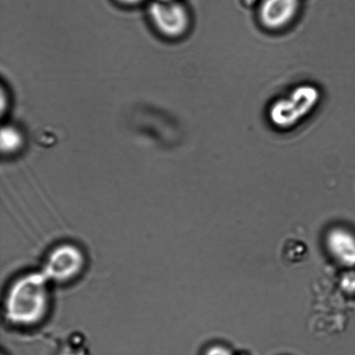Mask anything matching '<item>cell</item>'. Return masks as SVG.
Masks as SVG:
<instances>
[{
	"mask_svg": "<svg viewBox=\"0 0 355 355\" xmlns=\"http://www.w3.org/2000/svg\"><path fill=\"white\" fill-rule=\"evenodd\" d=\"M51 284L42 270L22 275L14 281L6 298L8 322L17 327L40 324L50 308Z\"/></svg>",
	"mask_w": 355,
	"mask_h": 355,
	"instance_id": "obj_1",
	"label": "cell"
},
{
	"mask_svg": "<svg viewBox=\"0 0 355 355\" xmlns=\"http://www.w3.org/2000/svg\"><path fill=\"white\" fill-rule=\"evenodd\" d=\"M321 93L318 87L301 85L287 96L275 101L270 107V123L279 130H290L308 117L318 107Z\"/></svg>",
	"mask_w": 355,
	"mask_h": 355,
	"instance_id": "obj_2",
	"label": "cell"
},
{
	"mask_svg": "<svg viewBox=\"0 0 355 355\" xmlns=\"http://www.w3.org/2000/svg\"><path fill=\"white\" fill-rule=\"evenodd\" d=\"M148 17L156 33L166 40H180L191 29L189 10L178 0H154L149 6Z\"/></svg>",
	"mask_w": 355,
	"mask_h": 355,
	"instance_id": "obj_3",
	"label": "cell"
},
{
	"mask_svg": "<svg viewBox=\"0 0 355 355\" xmlns=\"http://www.w3.org/2000/svg\"><path fill=\"white\" fill-rule=\"evenodd\" d=\"M85 253L73 243H62L49 253L42 270L52 284H64L80 276L85 269Z\"/></svg>",
	"mask_w": 355,
	"mask_h": 355,
	"instance_id": "obj_4",
	"label": "cell"
},
{
	"mask_svg": "<svg viewBox=\"0 0 355 355\" xmlns=\"http://www.w3.org/2000/svg\"><path fill=\"white\" fill-rule=\"evenodd\" d=\"M300 8L301 0H261L257 17L264 29L277 33L295 22Z\"/></svg>",
	"mask_w": 355,
	"mask_h": 355,
	"instance_id": "obj_5",
	"label": "cell"
},
{
	"mask_svg": "<svg viewBox=\"0 0 355 355\" xmlns=\"http://www.w3.org/2000/svg\"><path fill=\"white\" fill-rule=\"evenodd\" d=\"M327 246L340 263L355 266V236L343 228H335L327 236Z\"/></svg>",
	"mask_w": 355,
	"mask_h": 355,
	"instance_id": "obj_6",
	"label": "cell"
},
{
	"mask_svg": "<svg viewBox=\"0 0 355 355\" xmlns=\"http://www.w3.org/2000/svg\"><path fill=\"white\" fill-rule=\"evenodd\" d=\"M24 135L19 128L10 124L2 127L0 146L3 155L12 156L19 154L24 148Z\"/></svg>",
	"mask_w": 355,
	"mask_h": 355,
	"instance_id": "obj_7",
	"label": "cell"
},
{
	"mask_svg": "<svg viewBox=\"0 0 355 355\" xmlns=\"http://www.w3.org/2000/svg\"><path fill=\"white\" fill-rule=\"evenodd\" d=\"M342 286L347 292L355 293V273L349 272L343 277Z\"/></svg>",
	"mask_w": 355,
	"mask_h": 355,
	"instance_id": "obj_8",
	"label": "cell"
},
{
	"mask_svg": "<svg viewBox=\"0 0 355 355\" xmlns=\"http://www.w3.org/2000/svg\"><path fill=\"white\" fill-rule=\"evenodd\" d=\"M205 355H232L230 351L225 347L214 346L207 350Z\"/></svg>",
	"mask_w": 355,
	"mask_h": 355,
	"instance_id": "obj_9",
	"label": "cell"
},
{
	"mask_svg": "<svg viewBox=\"0 0 355 355\" xmlns=\"http://www.w3.org/2000/svg\"><path fill=\"white\" fill-rule=\"evenodd\" d=\"M116 1L119 3L121 6L133 7L141 5V3L144 1V0H116Z\"/></svg>",
	"mask_w": 355,
	"mask_h": 355,
	"instance_id": "obj_10",
	"label": "cell"
}]
</instances>
